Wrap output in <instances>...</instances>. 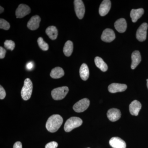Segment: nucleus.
Here are the masks:
<instances>
[{"label":"nucleus","mask_w":148,"mask_h":148,"mask_svg":"<svg viewBox=\"0 0 148 148\" xmlns=\"http://www.w3.org/2000/svg\"><path fill=\"white\" fill-rule=\"evenodd\" d=\"M63 123V118L60 115H53L48 119L46 127L49 132H56L60 128Z\"/></svg>","instance_id":"nucleus-1"},{"label":"nucleus","mask_w":148,"mask_h":148,"mask_svg":"<svg viewBox=\"0 0 148 148\" xmlns=\"http://www.w3.org/2000/svg\"><path fill=\"white\" fill-rule=\"evenodd\" d=\"M33 83L29 78L26 79L24 81V85L21 90V96L24 101L29 100L32 96L33 91Z\"/></svg>","instance_id":"nucleus-2"},{"label":"nucleus","mask_w":148,"mask_h":148,"mask_svg":"<svg viewBox=\"0 0 148 148\" xmlns=\"http://www.w3.org/2000/svg\"><path fill=\"white\" fill-rule=\"evenodd\" d=\"M82 120L77 117H72L66 121L64 129L66 132L71 131L73 129L79 127L82 124Z\"/></svg>","instance_id":"nucleus-3"},{"label":"nucleus","mask_w":148,"mask_h":148,"mask_svg":"<svg viewBox=\"0 0 148 148\" xmlns=\"http://www.w3.org/2000/svg\"><path fill=\"white\" fill-rule=\"evenodd\" d=\"M69 91L67 86L56 88L51 91V96L54 100L59 101L64 99Z\"/></svg>","instance_id":"nucleus-4"},{"label":"nucleus","mask_w":148,"mask_h":148,"mask_svg":"<svg viewBox=\"0 0 148 148\" xmlns=\"http://www.w3.org/2000/svg\"><path fill=\"white\" fill-rule=\"evenodd\" d=\"M90 105V101L87 98H84L76 103L73 109L77 112H82L87 110Z\"/></svg>","instance_id":"nucleus-5"},{"label":"nucleus","mask_w":148,"mask_h":148,"mask_svg":"<svg viewBox=\"0 0 148 148\" xmlns=\"http://www.w3.org/2000/svg\"><path fill=\"white\" fill-rule=\"evenodd\" d=\"M75 10L77 17L79 19H82L84 16L85 9L84 4L82 0L74 1Z\"/></svg>","instance_id":"nucleus-6"},{"label":"nucleus","mask_w":148,"mask_h":148,"mask_svg":"<svg viewBox=\"0 0 148 148\" xmlns=\"http://www.w3.org/2000/svg\"><path fill=\"white\" fill-rule=\"evenodd\" d=\"M148 27L147 23H144L138 28L136 32V38L139 41L143 42L145 40Z\"/></svg>","instance_id":"nucleus-7"},{"label":"nucleus","mask_w":148,"mask_h":148,"mask_svg":"<svg viewBox=\"0 0 148 148\" xmlns=\"http://www.w3.org/2000/svg\"><path fill=\"white\" fill-rule=\"evenodd\" d=\"M31 12V8L27 5H19L16 10V16L17 18H22L28 15Z\"/></svg>","instance_id":"nucleus-8"},{"label":"nucleus","mask_w":148,"mask_h":148,"mask_svg":"<svg viewBox=\"0 0 148 148\" xmlns=\"http://www.w3.org/2000/svg\"><path fill=\"white\" fill-rule=\"evenodd\" d=\"M101 38L105 42H111L115 38L114 32L111 29H105L103 32Z\"/></svg>","instance_id":"nucleus-9"},{"label":"nucleus","mask_w":148,"mask_h":148,"mask_svg":"<svg viewBox=\"0 0 148 148\" xmlns=\"http://www.w3.org/2000/svg\"><path fill=\"white\" fill-rule=\"evenodd\" d=\"M41 18L38 15L32 16L27 23V27L30 30L34 31L39 27Z\"/></svg>","instance_id":"nucleus-10"},{"label":"nucleus","mask_w":148,"mask_h":148,"mask_svg":"<svg viewBox=\"0 0 148 148\" xmlns=\"http://www.w3.org/2000/svg\"><path fill=\"white\" fill-rule=\"evenodd\" d=\"M111 7V3L109 0H104L101 3L99 9V12L101 16H106L108 13Z\"/></svg>","instance_id":"nucleus-11"},{"label":"nucleus","mask_w":148,"mask_h":148,"mask_svg":"<svg viewBox=\"0 0 148 148\" xmlns=\"http://www.w3.org/2000/svg\"><path fill=\"white\" fill-rule=\"evenodd\" d=\"M110 145L113 148H126V145L124 140L119 137H113L109 142Z\"/></svg>","instance_id":"nucleus-12"},{"label":"nucleus","mask_w":148,"mask_h":148,"mask_svg":"<svg viewBox=\"0 0 148 148\" xmlns=\"http://www.w3.org/2000/svg\"><path fill=\"white\" fill-rule=\"evenodd\" d=\"M107 116L111 121L118 120L121 116V112L119 109L112 108L109 110L107 112Z\"/></svg>","instance_id":"nucleus-13"},{"label":"nucleus","mask_w":148,"mask_h":148,"mask_svg":"<svg viewBox=\"0 0 148 148\" xmlns=\"http://www.w3.org/2000/svg\"><path fill=\"white\" fill-rule=\"evenodd\" d=\"M127 88L126 84H121L112 83L108 86V90L111 93L123 92Z\"/></svg>","instance_id":"nucleus-14"},{"label":"nucleus","mask_w":148,"mask_h":148,"mask_svg":"<svg viewBox=\"0 0 148 148\" xmlns=\"http://www.w3.org/2000/svg\"><path fill=\"white\" fill-rule=\"evenodd\" d=\"M142 108V105L139 101L135 100L130 103L129 106L130 113L133 116H138Z\"/></svg>","instance_id":"nucleus-15"},{"label":"nucleus","mask_w":148,"mask_h":148,"mask_svg":"<svg viewBox=\"0 0 148 148\" xmlns=\"http://www.w3.org/2000/svg\"><path fill=\"white\" fill-rule=\"evenodd\" d=\"M127 23L124 18L118 19L114 24V27L117 32L119 33H124L127 29Z\"/></svg>","instance_id":"nucleus-16"},{"label":"nucleus","mask_w":148,"mask_h":148,"mask_svg":"<svg viewBox=\"0 0 148 148\" xmlns=\"http://www.w3.org/2000/svg\"><path fill=\"white\" fill-rule=\"evenodd\" d=\"M132 64L131 68L132 69H135L140 64L141 61V56L140 52L138 51H135L132 52Z\"/></svg>","instance_id":"nucleus-17"},{"label":"nucleus","mask_w":148,"mask_h":148,"mask_svg":"<svg viewBox=\"0 0 148 148\" xmlns=\"http://www.w3.org/2000/svg\"><path fill=\"white\" fill-rule=\"evenodd\" d=\"M144 13V10L143 8L138 9H132L130 12V16L132 18V22H136L138 19L143 16Z\"/></svg>","instance_id":"nucleus-18"},{"label":"nucleus","mask_w":148,"mask_h":148,"mask_svg":"<svg viewBox=\"0 0 148 148\" xmlns=\"http://www.w3.org/2000/svg\"><path fill=\"white\" fill-rule=\"evenodd\" d=\"M80 76L82 79L84 81H86L88 79L89 76V71L88 67L86 64H82L80 68Z\"/></svg>","instance_id":"nucleus-19"},{"label":"nucleus","mask_w":148,"mask_h":148,"mask_svg":"<svg viewBox=\"0 0 148 148\" xmlns=\"http://www.w3.org/2000/svg\"><path fill=\"white\" fill-rule=\"evenodd\" d=\"M64 71L61 67H57L51 70L50 76L53 79H59L64 76Z\"/></svg>","instance_id":"nucleus-20"},{"label":"nucleus","mask_w":148,"mask_h":148,"mask_svg":"<svg viewBox=\"0 0 148 148\" xmlns=\"http://www.w3.org/2000/svg\"><path fill=\"white\" fill-rule=\"evenodd\" d=\"M46 34L51 39L54 40L57 38L58 32L57 28L55 26H50L46 30Z\"/></svg>","instance_id":"nucleus-21"},{"label":"nucleus","mask_w":148,"mask_h":148,"mask_svg":"<svg viewBox=\"0 0 148 148\" xmlns=\"http://www.w3.org/2000/svg\"><path fill=\"white\" fill-rule=\"evenodd\" d=\"M73 50V44L72 41H67L64 45L63 51L66 56H71Z\"/></svg>","instance_id":"nucleus-22"},{"label":"nucleus","mask_w":148,"mask_h":148,"mask_svg":"<svg viewBox=\"0 0 148 148\" xmlns=\"http://www.w3.org/2000/svg\"><path fill=\"white\" fill-rule=\"evenodd\" d=\"M95 63L96 66L102 71L106 72L108 70V66L107 64L104 62L103 59L101 57L98 56L95 57Z\"/></svg>","instance_id":"nucleus-23"},{"label":"nucleus","mask_w":148,"mask_h":148,"mask_svg":"<svg viewBox=\"0 0 148 148\" xmlns=\"http://www.w3.org/2000/svg\"><path fill=\"white\" fill-rule=\"evenodd\" d=\"M38 44L41 49L43 51H47L49 49V45L43 39L42 37H40L38 38Z\"/></svg>","instance_id":"nucleus-24"},{"label":"nucleus","mask_w":148,"mask_h":148,"mask_svg":"<svg viewBox=\"0 0 148 148\" xmlns=\"http://www.w3.org/2000/svg\"><path fill=\"white\" fill-rule=\"evenodd\" d=\"M4 46L7 49L12 51L15 47V43L11 40H6L4 42Z\"/></svg>","instance_id":"nucleus-25"},{"label":"nucleus","mask_w":148,"mask_h":148,"mask_svg":"<svg viewBox=\"0 0 148 148\" xmlns=\"http://www.w3.org/2000/svg\"><path fill=\"white\" fill-rule=\"evenodd\" d=\"M10 28V24L5 19L1 18L0 19V29L4 30H8Z\"/></svg>","instance_id":"nucleus-26"},{"label":"nucleus","mask_w":148,"mask_h":148,"mask_svg":"<svg viewBox=\"0 0 148 148\" xmlns=\"http://www.w3.org/2000/svg\"><path fill=\"white\" fill-rule=\"evenodd\" d=\"M58 144L56 142L53 141L48 143L46 145L45 148H56L58 147Z\"/></svg>","instance_id":"nucleus-27"},{"label":"nucleus","mask_w":148,"mask_h":148,"mask_svg":"<svg viewBox=\"0 0 148 148\" xmlns=\"http://www.w3.org/2000/svg\"><path fill=\"white\" fill-rule=\"evenodd\" d=\"M6 96V92L5 90L1 85L0 86V99L1 100L5 98Z\"/></svg>","instance_id":"nucleus-28"},{"label":"nucleus","mask_w":148,"mask_h":148,"mask_svg":"<svg viewBox=\"0 0 148 148\" xmlns=\"http://www.w3.org/2000/svg\"><path fill=\"white\" fill-rule=\"evenodd\" d=\"M6 52V51L5 49L2 47H0V58L1 59H3L5 57Z\"/></svg>","instance_id":"nucleus-29"},{"label":"nucleus","mask_w":148,"mask_h":148,"mask_svg":"<svg viewBox=\"0 0 148 148\" xmlns=\"http://www.w3.org/2000/svg\"><path fill=\"white\" fill-rule=\"evenodd\" d=\"M13 148H22V144L20 142H16L14 145Z\"/></svg>","instance_id":"nucleus-30"},{"label":"nucleus","mask_w":148,"mask_h":148,"mask_svg":"<svg viewBox=\"0 0 148 148\" xmlns=\"http://www.w3.org/2000/svg\"><path fill=\"white\" fill-rule=\"evenodd\" d=\"M33 66H34V65L32 62H29L27 64V68L28 70H30L33 68Z\"/></svg>","instance_id":"nucleus-31"},{"label":"nucleus","mask_w":148,"mask_h":148,"mask_svg":"<svg viewBox=\"0 0 148 148\" xmlns=\"http://www.w3.org/2000/svg\"><path fill=\"white\" fill-rule=\"evenodd\" d=\"M0 8H0V10H0V12H1L0 13H2L4 11V8L1 6L0 7Z\"/></svg>","instance_id":"nucleus-32"},{"label":"nucleus","mask_w":148,"mask_h":148,"mask_svg":"<svg viewBox=\"0 0 148 148\" xmlns=\"http://www.w3.org/2000/svg\"><path fill=\"white\" fill-rule=\"evenodd\" d=\"M147 86L148 88V79H147Z\"/></svg>","instance_id":"nucleus-33"},{"label":"nucleus","mask_w":148,"mask_h":148,"mask_svg":"<svg viewBox=\"0 0 148 148\" xmlns=\"http://www.w3.org/2000/svg\"></svg>","instance_id":"nucleus-34"}]
</instances>
